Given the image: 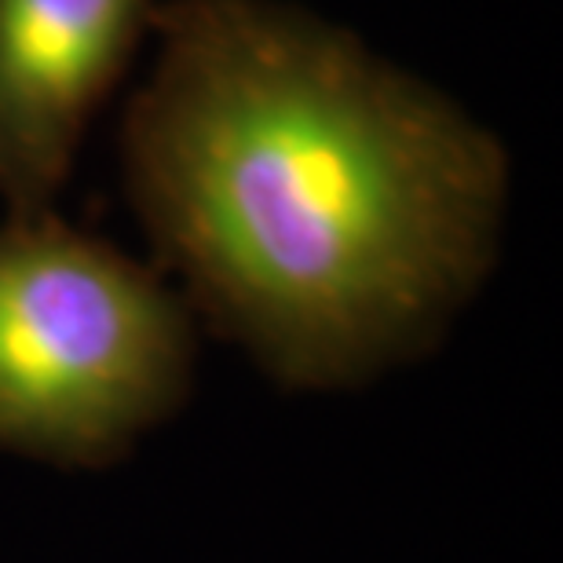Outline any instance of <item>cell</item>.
<instances>
[{"label": "cell", "mask_w": 563, "mask_h": 563, "mask_svg": "<svg viewBox=\"0 0 563 563\" xmlns=\"http://www.w3.org/2000/svg\"><path fill=\"white\" fill-rule=\"evenodd\" d=\"M121 165L157 256L282 388L432 347L494 267L509 154L355 33L275 0H168Z\"/></svg>", "instance_id": "1"}, {"label": "cell", "mask_w": 563, "mask_h": 563, "mask_svg": "<svg viewBox=\"0 0 563 563\" xmlns=\"http://www.w3.org/2000/svg\"><path fill=\"white\" fill-rule=\"evenodd\" d=\"M187 303L52 209L0 228V446L66 468L118 461L190 388Z\"/></svg>", "instance_id": "2"}, {"label": "cell", "mask_w": 563, "mask_h": 563, "mask_svg": "<svg viewBox=\"0 0 563 563\" xmlns=\"http://www.w3.org/2000/svg\"><path fill=\"white\" fill-rule=\"evenodd\" d=\"M154 0H0V198L52 209L88 125L151 30Z\"/></svg>", "instance_id": "3"}]
</instances>
